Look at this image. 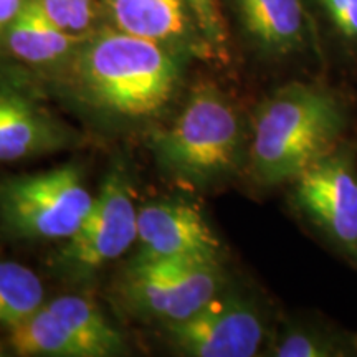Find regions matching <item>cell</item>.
Returning <instances> with one entry per match:
<instances>
[{
  "label": "cell",
  "mask_w": 357,
  "mask_h": 357,
  "mask_svg": "<svg viewBox=\"0 0 357 357\" xmlns=\"http://www.w3.org/2000/svg\"><path fill=\"white\" fill-rule=\"evenodd\" d=\"M344 128V113L331 93L289 83L258 108L250 149L260 184L276 185L331 154Z\"/></svg>",
  "instance_id": "obj_1"
},
{
  "label": "cell",
  "mask_w": 357,
  "mask_h": 357,
  "mask_svg": "<svg viewBox=\"0 0 357 357\" xmlns=\"http://www.w3.org/2000/svg\"><path fill=\"white\" fill-rule=\"evenodd\" d=\"M77 77L100 108L141 118L171 101L178 65L171 48L116 30L98 33L82 45Z\"/></svg>",
  "instance_id": "obj_2"
},
{
  "label": "cell",
  "mask_w": 357,
  "mask_h": 357,
  "mask_svg": "<svg viewBox=\"0 0 357 357\" xmlns=\"http://www.w3.org/2000/svg\"><path fill=\"white\" fill-rule=\"evenodd\" d=\"M240 137L238 116L230 101L213 84H200L171 128L153 139L167 169L192 181H207L235 166Z\"/></svg>",
  "instance_id": "obj_3"
},
{
  "label": "cell",
  "mask_w": 357,
  "mask_h": 357,
  "mask_svg": "<svg viewBox=\"0 0 357 357\" xmlns=\"http://www.w3.org/2000/svg\"><path fill=\"white\" fill-rule=\"evenodd\" d=\"M95 199L77 167L19 176L0 184V217L30 238L68 240L79 230Z\"/></svg>",
  "instance_id": "obj_4"
},
{
  "label": "cell",
  "mask_w": 357,
  "mask_h": 357,
  "mask_svg": "<svg viewBox=\"0 0 357 357\" xmlns=\"http://www.w3.org/2000/svg\"><path fill=\"white\" fill-rule=\"evenodd\" d=\"M218 258L136 260L124 281V296L134 307L166 321H184L218 294Z\"/></svg>",
  "instance_id": "obj_5"
},
{
  "label": "cell",
  "mask_w": 357,
  "mask_h": 357,
  "mask_svg": "<svg viewBox=\"0 0 357 357\" xmlns=\"http://www.w3.org/2000/svg\"><path fill=\"white\" fill-rule=\"evenodd\" d=\"M167 328L177 349L197 357H252L265 339L255 307L230 294H217L194 316Z\"/></svg>",
  "instance_id": "obj_6"
},
{
  "label": "cell",
  "mask_w": 357,
  "mask_h": 357,
  "mask_svg": "<svg viewBox=\"0 0 357 357\" xmlns=\"http://www.w3.org/2000/svg\"><path fill=\"white\" fill-rule=\"evenodd\" d=\"M137 240V211L124 174L113 171L83 225L66 240L61 257L70 265L95 270L119 258Z\"/></svg>",
  "instance_id": "obj_7"
},
{
  "label": "cell",
  "mask_w": 357,
  "mask_h": 357,
  "mask_svg": "<svg viewBox=\"0 0 357 357\" xmlns=\"http://www.w3.org/2000/svg\"><path fill=\"white\" fill-rule=\"evenodd\" d=\"M301 208L334 240L357 247V176L349 160L328 154L296 178Z\"/></svg>",
  "instance_id": "obj_8"
},
{
  "label": "cell",
  "mask_w": 357,
  "mask_h": 357,
  "mask_svg": "<svg viewBox=\"0 0 357 357\" xmlns=\"http://www.w3.org/2000/svg\"><path fill=\"white\" fill-rule=\"evenodd\" d=\"M137 260L218 258L220 242L197 208L184 202H160L137 212Z\"/></svg>",
  "instance_id": "obj_9"
},
{
  "label": "cell",
  "mask_w": 357,
  "mask_h": 357,
  "mask_svg": "<svg viewBox=\"0 0 357 357\" xmlns=\"http://www.w3.org/2000/svg\"><path fill=\"white\" fill-rule=\"evenodd\" d=\"M118 30L134 37L217 58L185 0H102Z\"/></svg>",
  "instance_id": "obj_10"
},
{
  "label": "cell",
  "mask_w": 357,
  "mask_h": 357,
  "mask_svg": "<svg viewBox=\"0 0 357 357\" xmlns=\"http://www.w3.org/2000/svg\"><path fill=\"white\" fill-rule=\"evenodd\" d=\"M247 35L261 53L288 56L305 50L310 17L305 0H231Z\"/></svg>",
  "instance_id": "obj_11"
},
{
  "label": "cell",
  "mask_w": 357,
  "mask_h": 357,
  "mask_svg": "<svg viewBox=\"0 0 357 357\" xmlns=\"http://www.w3.org/2000/svg\"><path fill=\"white\" fill-rule=\"evenodd\" d=\"M68 141L70 134L50 114L13 89L0 86V160L52 153Z\"/></svg>",
  "instance_id": "obj_12"
},
{
  "label": "cell",
  "mask_w": 357,
  "mask_h": 357,
  "mask_svg": "<svg viewBox=\"0 0 357 357\" xmlns=\"http://www.w3.org/2000/svg\"><path fill=\"white\" fill-rule=\"evenodd\" d=\"M7 42L13 55L26 63L45 65L60 60L84 42L58 26L35 0H25L24 7L7 30Z\"/></svg>",
  "instance_id": "obj_13"
},
{
  "label": "cell",
  "mask_w": 357,
  "mask_h": 357,
  "mask_svg": "<svg viewBox=\"0 0 357 357\" xmlns=\"http://www.w3.org/2000/svg\"><path fill=\"white\" fill-rule=\"evenodd\" d=\"M83 357H108L123 349V337L95 303L77 294H65L47 303Z\"/></svg>",
  "instance_id": "obj_14"
},
{
  "label": "cell",
  "mask_w": 357,
  "mask_h": 357,
  "mask_svg": "<svg viewBox=\"0 0 357 357\" xmlns=\"http://www.w3.org/2000/svg\"><path fill=\"white\" fill-rule=\"evenodd\" d=\"M8 331L12 349L19 356L83 357L82 349L48 310L47 303Z\"/></svg>",
  "instance_id": "obj_15"
},
{
  "label": "cell",
  "mask_w": 357,
  "mask_h": 357,
  "mask_svg": "<svg viewBox=\"0 0 357 357\" xmlns=\"http://www.w3.org/2000/svg\"><path fill=\"white\" fill-rule=\"evenodd\" d=\"M45 303L43 284L20 263L0 261V326L19 324Z\"/></svg>",
  "instance_id": "obj_16"
},
{
  "label": "cell",
  "mask_w": 357,
  "mask_h": 357,
  "mask_svg": "<svg viewBox=\"0 0 357 357\" xmlns=\"http://www.w3.org/2000/svg\"><path fill=\"white\" fill-rule=\"evenodd\" d=\"M35 2L58 26L70 33L84 37L95 22L93 0H35Z\"/></svg>",
  "instance_id": "obj_17"
},
{
  "label": "cell",
  "mask_w": 357,
  "mask_h": 357,
  "mask_svg": "<svg viewBox=\"0 0 357 357\" xmlns=\"http://www.w3.org/2000/svg\"><path fill=\"white\" fill-rule=\"evenodd\" d=\"M185 2L215 56L220 60H227L229 56V30L223 20L218 0H185Z\"/></svg>",
  "instance_id": "obj_18"
},
{
  "label": "cell",
  "mask_w": 357,
  "mask_h": 357,
  "mask_svg": "<svg viewBox=\"0 0 357 357\" xmlns=\"http://www.w3.org/2000/svg\"><path fill=\"white\" fill-rule=\"evenodd\" d=\"M339 38L357 45V0H314Z\"/></svg>",
  "instance_id": "obj_19"
},
{
  "label": "cell",
  "mask_w": 357,
  "mask_h": 357,
  "mask_svg": "<svg viewBox=\"0 0 357 357\" xmlns=\"http://www.w3.org/2000/svg\"><path fill=\"white\" fill-rule=\"evenodd\" d=\"M275 354L280 357H323L333 356V347L316 334L296 331L281 339Z\"/></svg>",
  "instance_id": "obj_20"
},
{
  "label": "cell",
  "mask_w": 357,
  "mask_h": 357,
  "mask_svg": "<svg viewBox=\"0 0 357 357\" xmlns=\"http://www.w3.org/2000/svg\"><path fill=\"white\" fill-rule=\"evenodd\" d=\"M24 3L25 0H0V35L7 32Z\"/></svg>",
  "instance_id": "obj_21"
},
{
  "label": "cell",
  "mask_w": 357,
  "mask_h": 357,
  "mask_svg": "<svg viewBox=\"0 0 357 357\" xmlns=\"http://www.w3.org/2000/svg\"><path fill=\"white\" fill-rule=\"evenodd\" d=\"M0 356H3V349H2V346H0Z\"/></svg>",
  "instance_id": "obj_22"
}]
</instances>
